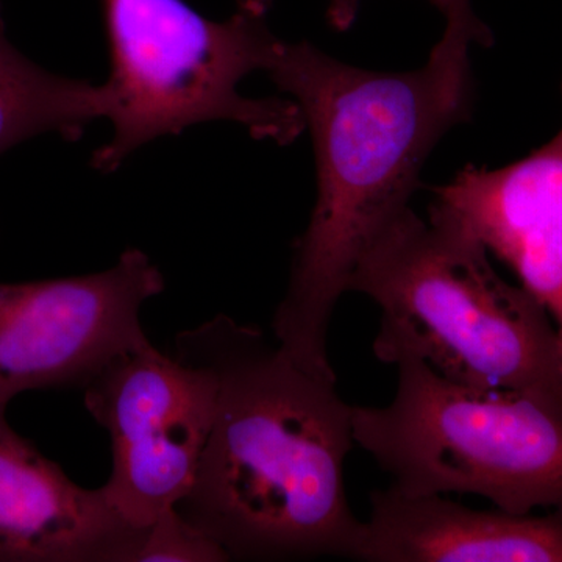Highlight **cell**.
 <instances>
[{"label": "cell", "mask_w": 562, "mask_h": 562, "mask_svg": "<svg viewBox=\"0 0 562 562\" xmlns=\"http://www.w3.org/2000/svg\"><path fill=\"white\" fill-rule=\"evenodd\" d=\"M447 24L457 27H480L482 21L473 13L471 0H447L446 10Z\"/></svg>", "instance_id": "14"}, {"label": "cell", "mask_w": 562, "mask_h": 562, "mask_svg": "<svg viewBox=\"0 0 562 562\" xmlns=\"http://www.w3.org/2000/svg\"><path fill=\"white\" fill-rule=\"evenodd\" d=\"M431 5L442 11L446 10L447 0H428ZM361 0H328L327 16L331 27L338 32L349 31L357 20Z\"/></svg>", "instance_id": "13"}, {"label": "cell", "mask_w": 562, "mask_h": 562, "mask_svg": "<svg viewBox=\"0 0 562 562\" xmlns=\"http://www.w3.org/2000/svg\"><path fill=\"white\" fill-rule=\"evenodd\" d=\"M222 562L231 561L224 549L192 527L176 506L143 528L131 562Z\"/></svg>", "instance_id": "12"}, {"label": "cell", "mask_w": 562, "mask_h": 562, "mask_svg": "<svg viewBox=\"0 0 562 562\" xmlns=\"http://www.w3.org/2000/svg\"><path fill=\"white\" fill-rule=\"evenodd\" d=\"M430 220L506 262L554 322L562 346V127L522 160L465 166L435 188Z\"/></svg>", "instance_id": "8"}, {"label": "cell", "mask_w": 562, "mask_h": 562, "mask_svg": "<svg viewBox=\"0 0 562 562\" xmlns=\"http://www.w3.org/2000/svg\"><path fill=\"white\" fill-rule=\"evenodd\" d=\"M351 560L372 562H562V506L549 516L475 512L441 495L387 487L371 494Z\"/></svg>", "instance_id": "10"}, {"label": "cell", "mask_w": 562, "mask_h": 562, "mask_svg": "<svg viewBox=\"0 0 562 562\" xmlns=\"http://www.w3.org/2000/svg\"><path fill=\"white\" fill-rule=\"evenodd\" d=\"M177 357L216 376V414L191 491L176 505L231 560L350 558L361 522L344 487L351 409L254 325L213 317Z\"/></svg>", "instance_id": "2"}, {"label": "cell", "mask_w": 562, "mask_h": 562, "mask_svg": "<svg viewBox=\"0 0 562 562\" xmlns=\"http://www.w3.org/2000/svg\"><path fill=\"white\" fill-rule=\"evenodd\" d=\"M83 391L110 436L103 491L132 527H149L191 491L216 414V376L149 342L111 360Z\"/></svg>", "instance_id": "6"}, {"label": "cell", "mask_w": 562, "mask_h": 562, "mask_svg": "<svg viewBox=\"0 0 562 562\" xmlns=\"http://www.w3.org/2000/svg\"><path fill=\"white\" fill-rule=\"evenodd\" d=\"M140 530L103 487L74 483L0 413V562H131Z\"/></svg>", "instance_id": "9"}, {"label": "cell", "mask_w": 562, "mask_h": 562, "mask_svg": "<svg viewBox=\"0 0 562 562\" xmlns=\"http://www.w3.org/2000/svg\"><path fill=\"white\" fill-rule=\"evenodd\" d=\"M102 2L113 135L92 154L99 172H114L144 144L202 122H236L251 138L280 146L305 131L294 101L239 91L249 74L268 68L279 41L269 29L271 0H238L225 21L209 20L184 0Z\"/></svg>", "instance_id": "4"}, {"label": "cell", "mask_w": 562, "mask_h": 562, "mask_svg": "<svg viewBox=\"0 0 562 562\" xmlns=\"http://www.w3.org/2000/svg\"><path fill=\"white\" fill-rule=\"evenodd\" d=\"M394 401L353 406L355 443L408 495L475 494L498 509L562 506V416L508 391L462 386L403 355Z\"/></svg>", "instance_id": "5"}, {"label": "cell", "mask_w": 562, "mask_h": 562, "mask_svg": "<svg viewBox=\"0 0 562 562\" xmlns=\"http://www.w3.org/2000/svg\"><path fill=\"white\" fill-rule=\"evenodd\" d=\"M106 114L103 83L57 76L29 60L11 44L0 11V155L44 133L77 140Z\"/></svg>", "instance_id": "11"}, {"label": "cell", "mask_w": 562, "mask_h": 562, "mask_svg": "<svg viewBox=\"0 0 562 562\" xmlns=\"http://www.w3.org/2000/svg\"><path fill=\"white\" fill-rule=\"evenodd\" d=\"M472 44L443 32L428 61L408 72L346 65L306 41L273 47L266 72L297 103L312 133L317 199L295 243L272 331L313 375L336 380L328 325L361 255L408 209L439 139L471 120Z\"/></svg>", "instance_id": "1"}, {"label": "cell", "mask_w": 562, "mask_h": 562, "mask_svg": "<svg viewBox=\"0 0 562 562\" xmlns=\"http://www.w3.org/2000/svg\"><path fill=\"white\" fill-rule=\"evenodd\" d=\"M165 288L136 247L106 271L0 283V413L24 392L85 387L111 360L149 344L140 310Z\"/></svg>", "instance_id": "7"}, {"label": "cell", "mask_w": 562, "mask_h": 562, "mask_svg": "<svg viewBox=\"0 0 562 562\" xmlns=\"http://www.w3.org/2000/svg\"><path fill=\"white\" fill-rule=\"evenodd\" d=\"M442 222L403 210L361 255L349 291L382 308L373 351L403 355L479 391H508L562 416V346L549 312Z\"/></svg>", "instance_id": "3"}]
</instances>
